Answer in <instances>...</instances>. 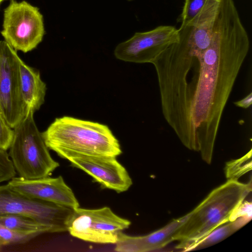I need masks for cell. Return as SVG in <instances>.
<instances>
[{
    "instance_id": "cell-1",
    "label": "cell",
    "mask_w": 252,
    "mask_h": 252,
    "mask_svg": "<svg viewBox=\"0 0 252 252\" xmlns=\"http://www.w3.org/2000/svg\"><path fill=\"white\" fill-rule=\"evenodd\" d=\"M250 48L234 2L219 4L211 42L192 63L162 114L181 143L212 161L221 118Z\"/></svg>"
},
{
    "instance_id": "cell-2",
    "label": "cell",
    "mask_w": 252,
    "mask_h": 252,
    "mask_svg": "<svg viewBox=\"0 0 252 252\" xmlns=\"http://www.w3.org/2000/svg\"><path fill=\"white\" fill-rule=\"evenodd\" d=\"M48 148L62 153L117 157L122 153L118 140L104 124L63 116L55 119L42 132Z\"/></svg>"
},
{
    "instance_id": "cell-3",
    "label": "cell",
    "mask_w": 252,
    "mask_h": 252,
    "mask_svg": "<svg viewBox=\"0 0 252 252\" xmlns=\"http://www.w3.org/2000/svg\"><path fill=\"white\" fill-rule=\"evenodd\" d=\"M34 113L28 110L13 128L14 136L8 153L16 172L27 179L49 176L60 166L51 157L36 125Z\"/></svg>"
},
{
    "instance_id": "cell-4",
    "label": "cell",
    "mask_w": 252,
    "mask_h": 252,
    "mask_svg": "<svg viewBox=\"0 0 252 252\" xmlns=\"http://www.w3.org/2000/svg\"><path fill=\"white\" fill-rule=\"evenodd\" d=\"M252 191V183L227 180L214 189L192 211L174 235V241L185 242L193 238L200 228L212 218L226 211L233 212Z\"/></svg>"
},
{
    "instance_id": "cell-5",
    "label": "cell",
    "mask_w": 252,
    "mask_h": 252,
    "mask_svg": "<svg viewBox=\"0 0 252 252\" xmlns=\"http://www.w3.org/2000/svg\"><path fill=\"white\" fill-rule=\"evenodd\" d=\"M1 34L15 51H31L42 41L45 34L43 15L38 7L26 1L10 0L4 10Z\"/></svg>"
},
{
    "instance_id": "cell-6",
    "label": "cell",
    "mask_w": 252,
    "mask_h": 252,
    "mask_svg": "<svg viewBox=\"0 0 252 252\" xmlns=\"http://www.w3.org/2000/svg\"><path fill=\"white\" fill-rule=\"evenodd\" d=\"M73 209L33 198L10 188L0 186V215L15 214L31 218L50 226L52 233L67 231Z\"/></svg>"
},
{
    "instance_id": "cell-7",
    "label": "cell",
    "mask_w": 252,
    "mask_h": 252,
    "mask_svg": "<svg viewBox=\"0 0 252 252\" xmlns=\"http://www.w3.org/2000/svg\"><path fill=\"white\" fill-rule=\"evenodd\" d=\"M131 222L116 214L108 207L89 209H73L67 231L75 238L97 244L116 243L120 232L127 229Z\"/></svg>"
},
{
    "instance_id": "cell-8",
    "label": "cell",
    "mask_w": 252,
    "mask_h": 252,
    "mask_svg": "<svg viewBox=\"0 0 252 252\" xmlns=\"http://www.w3.org/2000/svg\"><path fill=\"white\" fill-rule=\"evenodd\" d=\"M21 58L5 41H0V111L13 128L28 110L21 93Z\"/></svg>"
},
{
    "instance_id": "cell-9",
    "label": "cell",
    "mask_w": 252,
    "mask_h": 252,
    "mask_svg": "<svg viewBox=\"0 0 252 252\" xmlns=\"http://www.w3.org/2000/svg\"><path fill=\"white\" fill-rule=\"evenodd\" d=\"M179 40L178 29L159 26L145 32H137L119 43L114 50L118 59L134 63H152L170 45Z\"/></svg>"
},
{
    "instance_id": "cell-10",
    "label": "cell",
    "mask_w": 252,
    "mask_h": 252,
    "mask_svg": "<svg viewBox=\"0 0 252 252\" xmlns=\"http://www.w3.org/2000/svg\"><path fill=\"white\" fill-rule=\"evenodd\" d=\"M58 156L68 160L73 167L90 175L104 188L120 193L128 190L132 185L128 172L118 161L117 157L70 153H62Z\"/></svg>"
},
{
    "instance_id": "cell-11",
    "label": "cell",
    "mask_w": 252,
    "mask_h": 252,
    "mask_svg": "<svg viewBox=\"0 0 252 252\" xmlns=\"http://www.w3.org/2000/svg\"><path fill=\"white\" fill-rule=\"evenodd\" d=\"M7 184L13 190L31 198L72 209L79 207L73 191L61 176L34 179L14 177Z\"/></svg>"
},
{
    "instance_id": "cell-12",
    "label": "cell",
    "mask_w": 252,
    "mask_h": 252,
    "mask_svg": "<svg viewBox=\"0 0 252 252\" xmlns=\"http://www.w3.org/2000/svg\"><path fill=\"white\" fill-rule=\"evenodd\" d=\"M189 212L173 220L161 228L144 236H130L120 232L115 243L118 252H147L162 248L172 241L174 235L190 216Z\"/></svg>"
},
{
    "instance_id": "cell-13",
    "label": "cell",
    "mask_w": 252,
    "mask_h": 252,
    "mask_svg": "<svg viewBox=\"0 0 252 252\" xmlns=\"http://www.w3.org/2000/svg\"><path fill=\"white\" fill-rule=\"evenodd\" d=\"M19 65L23 100L28 111L31 109L35 112L44 102L46 85L38 70L21 59Z\"/></svg>"
},
{
    "instance_id": "cell-14",
    "label": "cell",
    "mask_w": 252,
    "mask_h": 252,
    "mask_svg": "<svg viewBox=\"0 0 252 252\" xmlns=\"http://www.w3.org/2000/svg\"><path fill=\"white\" fill-rule=\"evenodd\" d=\"M251 219V218L242 217L225 222L216 227L205 237L192 245L186 252L202 249L218 244L241 228Z\"/></svg>"
},
{
    "instance_id": "cell-15",
    "label": "cell",
    "mask_w": 252,
    "mask_h": 252,
    "mask_svg": "<svg viewBox=\"0 0 252 252\" xmlns=\"http://www.w3.org/2000/svg\"><path fill=\"white\" fill-rule=\"evenodd\" d=\"M0 224L18 232L38 236L44 233H52L51 228L31 218L19 215H0Z\"/></svg>"
},
{
    "instance_id": "cell-16",
    "label": "cell",
    "mask_w": 252,
    "mask_h": 252,
    "mask_svg": "<svg viewBox=\"0 0 252 252\" xmlns=\"http://www.w3.org/2000/svg\"><path fill=\"white\" fill-rule=\"evenodd\" d=\"M251 150L249 153L241 158L228 162L225 168V174L227 180H237L239 177L242 176L251 169L252 163Z\"/></svg>"
},
{
    "instance_id": "cell-17",
    "label": "cell",
    "mask_w": 252,
    "mask_h": 252,
    "mask_svg": "<svg viewBox=\"0 0 252 252\" xmlns=\"http://www.w3.org/2000/svg\"><path fill=\"white\" fill-rule=\"evenodd\" d=\"M36 236L21 233L0 224V246L25 243Z\"/></svg>"
},
{
    "instance_id": "cell-18",
    "label": "cell",
    "mask_w": 252,
    "mask_h": 252,
    "mask_svg": "<svg viewBox=\"0 0 252 252\" xmlns=\"http://www.w3.org/2000/svg\"><path fill=\"white\" fill-rule=\"evenodd\" d=\"M207 0H185L180 15L181 24H186L193 19L199 12Z\"/></svg>"
},
{
    "instance_id": "cell-19",
    "label": "cell",
    "mask_w": 252,
    "mask_h": 252,
    "mask_svg": "<svg viewBox=\"0 0 252 252\" xmlns=\"http://www.w3.org/2000/svg\"><path fill=\"white\" fill-rule=\"evenodd\" d=\"M16 174L11 159L6 151L0 150V183L9 181Z\"/></svg>"
},
{
    "instance_id": "cell-20",
    "label": "cell",
    "mask_w": 252,
    "mask_h": 252,
    "mask_svg": "<svg viewBox=\"0 0 252 252\" xmlns=\"http://www.w3.org/2000/svg\"><path fill=\"white\" fill-rule=\"evenodd\" d=\"M14 136V129L7 123L0 111V150L9 149Z\"/></svg>"
},
{
    "instance_id": "cell-21",
    "label": "cell",
    "mask_w": 252,
    "mask_h": 252,
    "mask_svg": "<svg viewBox=\"0 0 252 252\" xmlns=\"http://www.w3.org/2000/svg\"><path fill=\"white\" fill-rule=\"evenodd\" d=\"M252 202L243 201L232 212L230 220H233L239 217H249L252 218Z\"/></svg>"
},
{
    "instance_id": "cell-22",
    "label": "cell",
    "mask_w": 252,
    "mask_h": 252,
    "mask_svg": "<svg viewBox=\"0 0 252 252\" xmlns=\"http://www.w3.org/2000/svg\"><path fill=\"white\" fill-rule=\"evenodd\" d=\"M252 103V93L251 92L248 95L242 99L234 102V104L239 107L245 109L248 108Z\"/></svg>"
},
{
    "instance_id": "cell-23",
    "label": "cell",
    "mask_w": 252,
    "mask_h": 252,
    "mask_svg": "<svg viewBox=\"0 0 252 252\" xmlns=\"http://www.w3.org/2000/svg\"><path fill=\"white\" fill-rule=\"evenodd\" d=\"M4 0H0V5Z\"/></svg>"
},
{
    "instance_id": "cell-24",
    "label": "cell",
    "mask_w": 252,
    "mask_h": 252,
    "mask_svg": "<svg viewBox=\"0 0 252 252\" xmlns=\"http://www.w3.org/2000/svg\"><path fill=\"white\" fill-rule=\"evenodd\" d=\"M128 0V1H131V0Z\"/></svg>"
}]
</instances>
